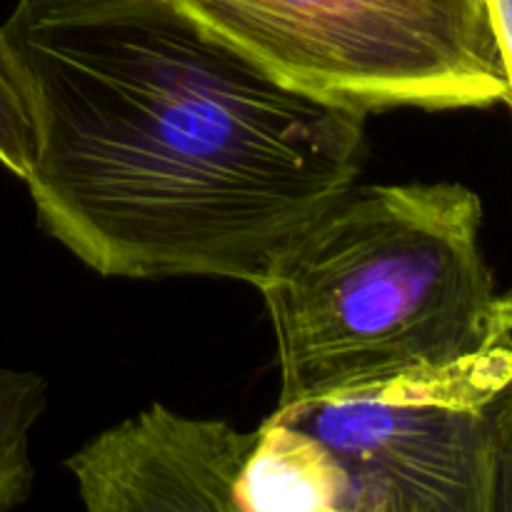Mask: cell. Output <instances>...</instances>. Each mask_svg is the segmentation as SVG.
<instances>
[{"label":"cell","mask_w":512,"mask_h":512,"mask_svg":"<svg viewBox=\"0 0 512 512\" xmlns=\"http://www.w3.org/2000/svg\"><path fill=\"white\" fill-rule=\"evenodd\" d=\"M0 45L40 228L105 278L258 285L360 175L365 113L280 83L175 0H18Z\"/></svg>","instance_id":"1"},{"label":"cell","mask_w":512,"mask_h":512,"mask_svg":"<svg viewBox=\"0 0 512 512\" xmlns=\"http://www.w3.org/2000/svg\"><path fill=\"white\" fill-rule=\"evenodd\" d=\"M483 203L460 183L350 185L270 265L278 405L453 365L495 333Z\"/></svg>","instance_id":"2"},{"label":"cell","mask_w":512,"mask_h":512,"mask_svg":"<svg viewBox=\"0 0 512 512\" xmlns=\"http://www.w3.org/2000/svg\"><path fill=\"white\" fill-rule=\"evenodd\" d=\"M280 83L360 113L510 105L488 0H175Z\"/></svg>","instance_id":"3"},{"label":"cell","mask_w":512,"mask_h":512,"mask_svg":"<svg viewBox=\"0 0 512 512\" xmlns=\"http://www.w3.org/2000/svg\"><path fill=\"white\" fill-rule=\"evenodd\" d=\"M512 335L453 365L278 405L340 460L350 512H493L510 420Z\"/></svg>","instance_id":"4"},{"label":"cell","mask_w":512,"mask_h":512,"mask_svg":"<svg viewBox=\"0 0 512 512\" xmlns=\"http://www.w3.org/2000/svg\"><path fill=\"white\" fill-rule=\"evenodd\" d=\"M258 440L223 420L160 403L123 420L68 458L90 512H235V488Z\"/></svg>","instance_id":"5"},{"label":"cell","mask_w":512,"mask_h":512,"mask_svg":"<svg viewBox=\"0 0 512 512\" xmlns=\"http://www.w3.org/2000/svg\"><path fill=\"white\" fill-rule=\"evenodd\" d=\"M235 512H350L348 475L323 440L270 415L240 473Z\"/></svg>","instance_id":"6"},{"label":"cell","mask_w":512,"mask_h":512,"mask_svg":"<svg viewBox=\"0 0 512 512\" xmlns=\"http://www.w3.org/2000/svg\"><path fill=\"white\" fill-rule=\"evenodd\" d=\"M48 403V385L38 373L0 368V512L23 505L33 490L30 428Z\"/></svg>","instance_id":"7"},{"label":"cell","mask_w":512,"mask_h":512,"mask_svg":"<svg viewBox=\"0 0 512 512\" xmlns=\"http://www.w3.org/2000/svg\"><path fill=\"white\" fill-rule=\"evenodd\" d=\"M30 160H33V128H30L18 80L0 45V163L25 180Z\"/></svg>","instance_id":"8"},{"label":"cell","mask_w":512,"mask_h":512,"mask_svg":"<svg viewBox=\"0 0 512 512\" xmlns=\"http://www.w3.org/2000/svg\"><path fill=\"white\" fill-rule=\"evenodd\" d=\"M490 18H493L495 35H498L500 50H503L505 68L510 80V108H512V0H488Z\"/></svg>","instance_id":"9"},{"label":"cell","mask_w":512,"mask_h":512,"mask_svg":"<svg viewBox=\"0 0 512 512\" xmlns=\"http://www.w3.org/2000/svg\"><path fill=\"white\" fill-rule=\"evenodd\" d=\"M512 510V428L505 435L498 460V485H495L493 512Z\"/></svg>","instance_id":"10"},{"label":"cell","mask_w":512,"mask_h":512,"mask_svg":"<svg viewBox=\"0 0 512 512\" xmlns=\"http://www.w3.org/2000/svg\"><path fill=\"white\" fill-rule=\"evenodd\" d=\"M493 323H495V333L498 335H512V295L495 298Z\"/></svg>","instance_id":"11"}]
</instances>
